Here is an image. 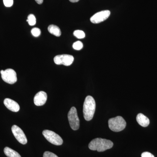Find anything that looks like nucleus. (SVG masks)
<instances>
[{"instance_id": "nucleus-2", "label": "nucleus", "mask_w": 157, "mask_h": 157, "mask_svg": "<svg viewBox=\"0 0 157 157\" xmlns=\"http://www.w3.org/2000/svg\"><path fill=\"white\" fill-rule=\"evenodd\" d=\"M96 109V102L92 96H88L85 98L83 106V116L86 120L92 119Z\"/></svg>"}, {"instance_id": "nucleus-13", "label": "nucleus", "mask_w": 157, "mask_h": 157, "mask_svg": "<svg viewBox=\"0 0 157 157\" xmlns=\"http://www.w3.org/2000/svg\"><path fill=\"white\" fill-rule=\"evenodd\" d=\"M48 30L50 33L56 37H59L61 35V32L57 26L51 25L48 27Z\"/></svg>"}, {"instance_id": "nucleus-1", "label": "nucleus", "mask_w": 157, "mask_h": 157, "mask_svg": "<svg viewBox=\"0 0 157 157\" xmlns=\"http://www.w3.org/2000/svg\"><path fill=\"white\" fill-rule=\"evenodd\" d=\"M113 144L111 140L101 138L93 139L89 144V148L92 151L103 152L112 148Z\"/></svg>"}, {"instance_id": "nucleus-9", "label": "nucleus", "mask_w": 157, "mask_h": 157, "mask_svg": "<svg viewBox=\"0 0 157 157\" xmlns=\"http://www.w3.org/2000/svg\"><path fill=\"white\" fill-rule=\"evenodd\" d=\"M110 14V12L109 10L98 12L91 17V22L94 24L100 23L107 20L109 17Z\"/></svg>"}, {"instance_id": "nucleus-22", "label": "nucleus", "mask_w": 157, "mask_h": 157, "mask_svg": "<svg viewBox=\"0 0 157 157\" xmlns=\"http://www.w3.org/2000/svg\"><path fill=\"white\" fill-rule=\"evenodd\" d=\"M36 2L37 3H38L39 5H41L42 4L43 2V0H35Z\"/></svg>"}, {"instance_id": "nucleus-16", "label": "nucleus", "mask_w": 157, "mask_h": 157, "mask_svg": "<svg viewBox=\"0 0 157 157\" xmlns=\"http://www.w3.org/2000/svg\"><path fill=\"white\" fill-rule=\"evenodd\" d=\"M73 35L76 38L79 39H83L85 37V34L82 31L77 30L74 31L73 33Z\"/></svg>"}, {"instance_id": "nucleus-19", "label": "nucleus", "mask_w": 157, "mask_h": 157, "mask_svg": "<svg viewBox=\"0 0 157 157\" xmlns=\"http://www.w3.org/2000/svg\"><path fill=\"white\" fill-rule=\"evenodd\" d=\"M4 5L7 7H11L13 6V0H3Z\"/></svg>"}, {"instance_id": "nucleus-7", "label": "nucleus", "mask_w": 157, "mask_h": 157, "mask_svg": "<svg viewBox=\"0 0 157 157\" xmlns=\"http://www.w3.org/2000/svg\"><path fill=\"white\" fill-rule=\"evenodd\" d=\"M54 61L56 65L69 66L73 63L74 61V57L73 56L70 55H59L55 57Z\"/></svg>"}, {"instance_id": "nucleus-20", "label": "nucleus", "mask_w": 157, "mask_h": 157, "mask_svg": "<svg viewBox=\"0 0 157 157\" xmlns=\"http://www.w3.org/2000/svg\"><path fill=\"white\" fill-rule=\"evenodd\" d=\"M43 157H59L56 155L49 151H45L43 154Z\"/></svg>"}, {"instance_id": "nucleus-21", "label": "nucleus", "mask_w": 157, "mask_h": 157, "mask_svg": "<svg viewBox=\"0 0 157 157\" xmlns=\"http://www.w3.org/2000/svg\"><path fill=\"white\" fill-rule=\"evenodd\" d=\"M141 157H155L151 153L148 152H144L141 155Z\"/></svg>"}, {"instance_id": "nucleus-3", "label": "nucleus", "mask_w": 157, "mask_h": 157, "mask_svg": "<svg viewBox=\"0 0 157 157\" xmlns=\"http://www.w3.org/2000/svg\"><path fill=\"white\" fill-rule=\"evenodd\" d=\"M109 129L114 132H120L123 131L126 126V122L121 116L109 119L108 121Z\"/></svg>"}, {"instance_id": "nucleus-15", "label": "nucleus", "mask_w": 157, "mask_h": 157, "mask_svg": "<svg viewBox=\"0 0 157 157\" xmlns=\"http://www.w3.org/2000/svg\"><path fill=\"white\" fill-rule=\"evenodd\" d=\"M27 21L28 22L29 24L31 26H33L35 25L36 24V18L35 15L33 14H30L29 15L28 17V19L27 20Z\"/></svg>"}, {"instance_id": "nucleus-23", "label": "nucleus", "mask_w": 157, "mask_h": 157, "mask_svg": "<svg viewBox=\"0 0 157 157\" xmlns=\"http://www.w3.org/2000/svg\"><path fill=\"white\" fill-rule=\"evenodd\" d=\"M69 1H70V2H71L75 3L78 2L79 0H69Z\"/></svg>"}, {"instance_id": "nucleus-17", "label": "nucleus", "mask_w": 157, "mask_h": 157, "mask_svg": "<svg viewBox=\"0 0 157 157\" xmlns=\"http://www.w3.org/2000/svg\"><path fill=\"white\" fill-rule=\"evenodd\" d=\"M73 47L75 50H80L83 48V44L80 41H77L73 43Z\"/></svg>"}, {"instance_id": "nucleus-11", "label": "nucleus", "mask_w": 157, "mask_h": 157, "mask_svg": "<svg viewBox=\"0 0 157 157\" xmlns=\"http://www.w3.org/2000/svg\"><path fill=\"white\" fill-rule=\"evenodd\" d=\"M4 104L6 107L12 112H17L20 109L19 104L15 101L9 98H6L4 101Z\"/></svg>"}, {"instance_id": "nucleus-14", "label": "nucleus", "mask_w": 157, "mask_h": 157, "mask_svg": "<svg viewBox=\"0 0 157 157\" xmlns=\"http://www.w3.org/2000/svg\"><path fill=\"white\" fill-rule=\"evenodd\" d=\"M4 151L5 155L8 157H21L18 153L10 147H6L4 148Z\"/></svg>"}, {"instance_id": "nucleus-8", "label": "nucleus", "mask_w": 157, "mask_h": 157, "mask_svg": "<svg viewBox=\"0 0 157 157\" xmlns=\"http://www.w3.org/2000/svg\"><path fill=\"white\" fill-rule=\"evenodd\" d=\"M11 131L14 137L17 141L22 144H25L27 143V139L23 131L17 125L12 126Z\"/></svg>"}, {"instance_id": "nucleus-4", "label": "nucleus", "mask_w": 157, "mask_h": 157, "mask_svg": "<svg viewBox=\"0 0 157 157\" xmlns=\"http://www.w3.org/2000/svg\"><path fill=\"white\" fill-rule=\"evenodd\" d=\"M44 137L48 142L56 145H61L63 144V140L61 137L52 131L45 130L42 132Z\"/></svg>"}, {"instance_id": "nucleus-6", "label": "nucleus", "mask_w": 157, "mask_h": 157, "mask_svg": "<svg viewBox=\"0 0 157 157\" xmlns=\"http://www.w3.org/2000/svg\"><path fill=\"white\" fill-rule=\"evenodd\" d=\"M1 74L3 81L9 84H14L17 81V74L13 69H8L6 70H1Z\"/></svg>"}, {"instance_id": "nucleus-10", "label": "nucleus", "mask_w": 157, "mask_h": 157, "mask_svg": "<svg viewBox=\"0 0 157 157\" xmlns=\"http://www.w3.org/2000/svg\"><path fill=\"white\" fill-rule=\"evenodd\" d=\"M47 99V94L45 92L41 91L37 93L34 97V104L37 106H43L46 103Z\"/></svg>"}, {"instance_id": "nucleus-5", "label": "nucleus", "mask_w": 157, "mask_h": 157, "mask_svg": "<svg viewBox=\"0 0 157 157\" xmlns=\"http://www.w3.org/2000/svg\"><path fill=\"white\" fill-rule=\"evenodd\" d=\"M68 120L71 128L74 131L79 128V120L77 114V110L75 107H72L68 114Z\"/></svg>"}, {"instance_id": "nucleus-18", "label": "nucleus", "mask_w": 157, "mask_h": 157, "mask_svg": "<svg viewBox=\"0 0 157 157\" xmlns=\"http://www.w3.org/2000/svg\"><path fill=\"white\" fill-rule=\"evenodd\" d=\"M31 33L34 37H38L41 35V32L40 29L38 28H34L31 30Z\"/></svg>"}, {"instance_id": "nucleus-12", "label": "nucleus", "mask_w": 157, "mask_h": 157, "mask_svg": "<svg viewBox=\"0 0 157 157\" xmlns=\"http://www.w3.org/2000/svg\"><path fill=\"white\" fill-rule=\"evenodd\" d=\"M136 120L139 124L142 127L148 126L150 124V121L148 118L142 113H140L137 114Z\"/></svg>"}]
</instances>
